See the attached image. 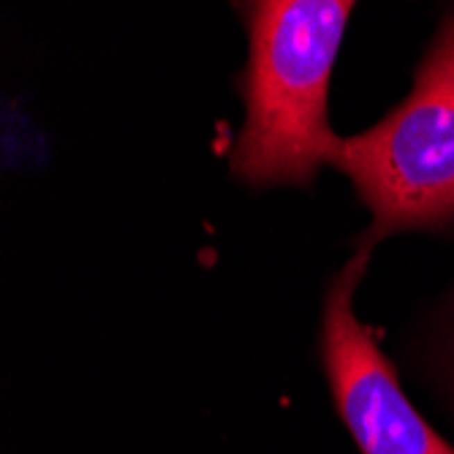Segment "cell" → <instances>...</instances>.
Segmentation results:
<instances>
[{"label": "cell", "mask_w": 454, "mask_h": 454, "mask_svg": "<svg viewBox=\"0 0 454 454\" xmlns=\"http://www.w3.org/2000/svg\"><path fill=\"white\" fill-rule=\"evenodd\" d=\"M354 3L261 0L245 6L251 60L242 74L245 126L231 171L251 185L313 183L340 139L326 120L329 76Z\"/></svg>", "instance_id": "cell-1"}, {"label": "cell", "mask_w": 454, "mask_h": 454, "mask_svg": "<svg viewBox=\"0 0 454 454\" xmlns=\"http://www.w3.org/2000/svg\"><path fill=\"white\" fill-rule=\"evenodd\" d=\"M332 163L373 212V237L454 221V14L414 90L364 133L340 139Z\"/></svg>", "instance_id": "cell-2"}, {"label": "cell", "mask_w": 454, "mask_h": 454, "mask_svg": "<svg viewBox=\"0 0 454 454\" xmlns=\"http://www.w3.org/2000/svg\"><path fill=\"white\" fill-rule=\"evenodd\" d=\"M364 264L367 251H359L332 283L324 305L321 346L337 411L362 454H454L408 403L394 367L351 310Z\"/></svg>", "instance_id": "cell-3"}]
</instances>
